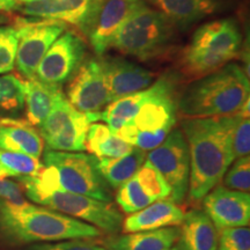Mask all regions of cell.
<instances>
[{"label":"cell","mask_w":250,"mask_h":250,"mask_svg":"<svg viewBox=\"0 0 250 250\" xmlns=\"http://www.w3.org/2000/svg\"><path fill=\"white\" fill-rule=\"evenodd\" d=\"M225 188L236 191L249 192L250 189V159L248 156L236 159L232 167L224 175Z\"/></svg>","instance_id":"32"},{"label":"cell","mask_w":250,"mask_h":250,"mask_svg":"<svg viewBox=\"0 0 250 250\" xmlns=\"http://www.w3.org/2000/svg\"><path fill=\"white\" fill-rule=\"evenodd\" d=\"M145 159V151L133 147L120 158H96V168L108 187L118 189L137 174Z\"/></svg>","instance_id":"23"},{"label":"cell","mask_w":250,"mask_h":250,"mask_svg":"<svg viewBox=\"0 0 250 250\" xmlns=\"http://www.w3.org/2000/svg\"><path fill=\"white\" fill-rule=\"evenodd\" d=\"M0 165L7 176H34L43 169L42 162L23 153L7 152L0 149Z\"/></svg>","instance_id":"30"},{"label":"cell","mask_w":250,"mask_h":250,"mask_svg":"<svg viewBox=\"0 0 250 250\" xmlns=\"http://www.w3.org/2000/svg\"><path fill=\"white\" fill-rule=\"evenodd\" d=\"M147 161L154 166L170 188L169 198L180 204L188 195L190 176V154L181 129H173L160 145L153 148Z\"/></svg>","instance_id":"11"},{"label":"cell","mask_w":250,"mask_h":250,"mask_svg":"<svg viewBox=\"0 0 250 250\" xmlns=\"http://www.w3.org/2000/svg\"><path fill=\"white\" fill-rule=\"evenodd\" d=\"M104 0H30L19 6L23 15L62 21L89 37Z\"/></svg>","instance_id":"13"},{"label":"cell","mask_w":250,"mask_h":250,"mask_svg":"<svg viewBox=\"0 0 250 250\" xmlns=\"http://www.w3.org/2000/svg\"><path fill=\"white\" fill-rule=\"evenodd\" d=\"M161 12L179 29H187L203 19L217 13L223 0H145Z\"/></svg>","instance_id":"19"},{"label":"cell","mask_w":250,"mask_h":250,"mask_svg":"<svg viewBox=\"0 0 250 250\" xmlns=\"http://www.w3.org/2000/svg\"><path fill=\"white\" fill-rule=\"evenodd\" d=\"M13 27L19 37L15 66L21 77L33 79L46 51L66 29V23L44 19H19Z\"/></svg>","instance_id":"10"},{"label":"cell","mask_w":250,"mask_h":250,"mask_svg":"<svg viewBox=\"0 0 250 250\" xmlns=\"http://www.w3.org/2000/svg\"><path fill=\"white\" fill-rule=\"evenodd\" d=\"M147 94L148 88H146L112 101L100 112V120L104 121L112 132H115L132 120L147 98Z\"/></svg>","instance_id":"26"},{"label":"cell","mask_w":250,"mask_h":250,"mask_svg":"<svg viewBox=\"0 0 250 250\" xmlns=\"http://www.w3.org/2000/svg\"><path fill=\"white\" fill-rule=\"evenodd\" d=\"M249 78L236 62L192 80L177 98L183 118L220 117L234 114L249 101Z\"/></svg>","instance_id":"3"},{"label":"cell","mask_w":250,"mask_h":250,"mask_svg":"<svg viewBox=\"0 0 250 250\" xmlns=\"http://www.w3.org/2000/svg\"><path fill=\"white\" fill-rule=\"evenodd\" d=\"M230 144L234 160L248 156L250 152L249 101L239 111L230 114Z\"/></svg>","instance_id":"28"},{"label":"cell","mask_w":250,"mask_h":250,"mask_svg":"<svg viewBox=\"0 0 250 250\" xmlns=\"http://www.w3.org/2000/svg\"><path fill=\"white\" fill-rule=\"evenodd\" d=\"M24 110V80L15 74L0 76V118H19Z\"/></svg>","instance_id":"27"},{"label":"cell","mask_w":250,"mask_h":250,"mask_svg":"<svg viewBox=\"0 0 250 250\" xmlns=\"http://www.w3.org/2000/svg\"><path fill=\"white\" fill-rule=\"evenodd\" d=\"M86 149L96 158H120L133 149V146L116 136L105 124L89 125L85 140Z\"/></svg>","instance_id":"25"},{"label":"cell","mask_w":250,"mask_h":250,"mask_svg":"<svg viewBox=\"0 0 250 250\" xmlns=\"http://www.w3.org/2000/svg\"><path fill=\"white\" fill-rule=\"evenodd\" d=\"M28 198L68 217L92 225L107 233L121 229L123 217L111 203L64 190H41L23 186Z\"/></svg>","instance_id":"8"},{"label":"cell","mask_w":250,"mask_h":250,"mask_svg":"<svg viewBox=\"0 0 250 250\" xmlns=\"http://www.w3.org/2000/svg\"><path fill=\"white\" fill-rule=\"evenodd\" d=\"M0 149L40 159L44 149V143L39 130L27 120L0 118Z\"/></svg>","instance_id":"20"},{"label":"cell","mask_w":250,"mask_h":250,"mask_svg":"<svg viewBox=\"0 0 250 250\" xmlns=\"http://www.w3.org/2000/svg\"><path fill=\"white\" fill-rule=\"evenodd\" d=\"M98 120L100 112L85 114L77 110L61 92L48 116L37 127L49 151L83 152L86 149L85 140L89 125Z\"/></svg>","instance_id":"9"},{"label":"cell","mask_w":250,"mask_h":250,"mask_svg":"<svg viewBox=\"0 0 250 250\" xmlns=\"http://www.w3.org/2000/svg\"><path fill=\"white\" fill-rule=\"evenodd\" d=\"M67 87V100L77 110L99 114L110 103L100 59L83 61Z\"/></svg>","instance_id":"14"},{"label":"cell","mask_w":250,"mask_h":250,"mask_svg":"<svg viewBox=\"0 0 250 250\" xmlns=\"http://www.w3.org/2000/svg\"><path fill=\"white\" fill-rule=\"evenodd\" d=\"M0 234L13 243L95 239L99 228L44 206L17 205L0 199Z\"/></svg>","instance_id":"2"},{"label":"cell","mask_w":250,"mask_h":250,"mask_svg":"<svg viewBox=\"0 0 250 250\" xmlns=\"http://www.w3.org/2000/svg\"><path fill=\"white\" fill-rule=\"evenodd\" d=\"M86 49L83 37L73 30L64 31L42 58L35 78L46 86L61 89L76 76L85 61Z\"/></svg>","instance_id":"12"},{"label":"cell","mask_w":250,"mask_h":250,"mask_svg":"<svg viewBox=\"0 0 250 250\" xmlns=\"http://www.w3.org/2000/svg\"><path fill=\"white\" fill-rule=\"evenodd\" d=\"M0 199L17 205L26 203L21 187L6 177H0Z\"/></svg>","instance_id":"36"},{"label":"cell","mask_w":250,"mask_h":250,"mask_svg":"<svg viewBox=\"0 0 250 250\" xmlns=\"http://www.w3.org/2000/svg\"><path fill=\"white\" fill-rule=\"evenodd\" d=\"M105 85L112 101L148 88L154 80V73L147 68L121 57L100 59Z\"/></svg>","instance_id":"16"},{"label":"cell","mask_w":250,"mask_h":250,"mask_svg":"<svg viewBox=\"0 0 250 250\" xmlns=\"http://www.w3.org/2000/svg\"><path fill=\"white\" fill-rule=\"evenodd\" d=\"M179 236V227H166L109 237L103 246L107 250H168Z\"/></svg>","instance_id":"22"},{"label":"cell","mask_w":250,"mask_h":250,"mask_svg":"<svg viewBox=\"0 0 250 250\" xmlns=\"http://www.w3.org/2000/svg\"><path fill=\"white\" fill-rule=\"evenodd\" d=\"M61 89L42 83L36 78L24 80V109L27 121L34 126H40L54 105Z\"/></svg>","instance_id":"24"},{"label":"cell","mask_w":250,"mask_h":250,"mask_svg":"<svg viewBox=\"0 0 250 250\" xmlns=\"http://www.w3.org/2000/svg\"><path fill=\"white\" fill-rule=\"evenodd\" d=\"M219 232L204 211L191 210L181 223L180 250H217Z\"/></svg>","instance_id":"21"},{"label":"cell","mask_w":250,"mask_h":250,"mask_svg":"<svg viewBox=\"0 0 250 250\" xmlns=\"http://www.w3.org/2000/svg\"><path fill=\"white\" fill-rule=\"evenodd\" d=\"M24 250H107L93 239L62 240L59 242L35 243Z\"/></svg>","instance_id":"35"},{"label":"cell","mask_w":250,"mask_h":250,"mask_svg":"<svg viewBox=\"0 0 250 250\" xmlns=\"http://www.w3.org/2000/svg\"><path fill=\"white\" fill-rule=\"evenodd\" d=\"M168 250H180V249L177 248V247H171V248L168 249Z\"/></svg>","instance_id":"41"},{"label":"cell","mask_w":250,"mask_h":250,"mask_svg":"<svg viewBox=\"0 0 250 250\" xmlns=\"http://www.w3.org/2000/svg\"><path fill=\"white\" fill-rule=\"evenodd\" d=\"M43 166L37 175L19 176L20 183L41 190H64L111 203L107 183L96 168V156L48 149L43 154Z\"/></svg>","instance_id":"4"},{"label":"cell","mask_w":250,"mask_h":250,"mask_svg":"<svg viewBox=\"0 0 250 250\" xmlns=\"http://www.w3.org/2000/svg\"><path fill=\"white\" fill-rule=\"evenodd\" d=\"M217 250H250L248 227H232L220 230Z\"/></svg>","instance_id":"34"},{"label":"cell","mask_w":250,"mask_h":250,"mask_svg":"<svg viewBox=\"0 0 250 250\" xmlns=\"http://www.w3.org/2000/svg\"><path fill=\"white\" fill-rule=\"evenodd\" d=\"M9 20H11V18H9L8 14H5V13H0V26L1 24H5V23H8Z\"/></svg>","instance_id":"38"},{"label":"cell","mask_w":250,"mask_h":250,"mask_svg":"<svg viewBox=\"0 0 250 250\" xmlns=\"http://www.w3.org/2000/svg\"><path fill=\"white\" fill-rule=\"evenodd\" d=\"M144 2L145 0H104L88 37L96 54L102 56L110 48L111 41L122 24Z\"/></svg>","instance_id":"17"},{"label":"cell","mask_w":250,"mask_h":250,"mask_svg":"<svg viewBox=\"0 0 250 250\" xmlns=\"http://www.w3.org/2000/svg\"><path fill=\"white\" fill-rule=\"evenodd\" d=\"M184 212L170 199L153 202L143 210L130 214L123 220V229L126 233L142 230L160 229L166 227H177L183 221Z\"/></svg>","instance_id":"18"},{"label":"cell","mask_w":250,"mask_h":250,"mask_svg":"<svg viewBox=\"0 0 250 250\" xmlns=\"http://www.w3.org/2000/svg\"><path fill=\"white\" fill-rule=\"evenodd\" d=\"M242 35L234 19L203 24L180 55V68L189 79H198L219 70L240 54Z\"/></svg>","instance_id":"5"},{"label":"cell","mask_w":250,"mask_h":250,"mask_svg":"<svg viewBox=\"0 0 250 250\" xmlns=\"http://www.w3.org/2000/svg\"><path fill=\"white\" fill-rule=\"evenodd\" d=\"M136 177L146 193L153 197L155 201L169 198L170 188L151 162L147 160L144 162L137 171Z\"/></svg>","instance_id":"31"},{"label":"cell","mask_w":250,"mask_h":250,"mask_svg":"<svg viewBox=\"0 0 250 250\" xmlns=\"http://www.w3.org/2000/svg\"><path fill=\"white\" fill-rule=\"evenodd\" d=\"M12 1H17V2H19V4H23V2L30 1V0H12Z\"/></svg>","instance_id":"40"},{"label":"cell","mask_w":250,"mask_h":250,"mask_svg":"<svg viewBox=\"0 0 250 250\" xmlns=\"http://www.w3.org/2000/svg\"><path fill=\"white\" fill-rule=\"evenodd\" d=\"M203 208L218 232L225 228L248 227L249 225V192L217 186L203 198Z\"/></svg>","instance_id":"15"},{"label":"cell","mask_w":250,"mask_h":250,"mask_svg":"<svg viewBox=\"0 0 250 250\" xmlns=\"http://www.w3.org/2000/svg\"><path fill=\"white\" fill-rule=\"evenodd\" d=\"M181 130L190 154L188 195L190 202L199 203L233 164L230 144V115L208 118H184Z\"/></svg>","instance_id":"1"},{"label":"cell","mask_w":250,"mask_h":250,"mask_svg":"<svg viewBox=\"0 0 250 250\" xmlns=\"http://www.w3.org/2000/svg\"><path fill=\"white\" fill-rule=\"evenodd\" d=\"M0 177H8L7 176V173L4 170V168L1 167V165H0Z\"/></svg>","instance_id":"39"},{"label":"cell","mask_w":250,"mask_h":250,"mask_svg":"<svg viewBox=\"0 0 250 250\" xmlns=\"http://www.w3.org/2000/svg\"><path fill=\"white\" fill-rule=\"evenodd\" d=\"M20 4L17 1H12V0H0V13H5V12H11L13 9H18Z\"/></svg>","instance_id":"37"},{"label":"cell","mask_w":250,"mask_h":250,"mask_svg":"<svg viewBox=\"0 0 250 250\" xmlns=\"http://www.w3.org/2000/svg\"><path fill=\"white\" fill-rule=\"evenodd\" d=\"M177 114L174 80L160 78L148 87L147 98L132 120L114 133L133 147L152 151L174 129Z\"/></svg>","instance_id":"6"},{"label":"cell","mask_w":250,"mask_h":250,"mask_svg":"<svg viewBox=\"0 0 250 250\" xmlns=\"http://www.w3.org/2000/svg\"><path fill=\"white\" fill-rule=\"evenodd\" d=\"M116 202L121 210L125 213L132 214L152 204L155 199L146 193L137 180L136 175L118 188Z\"/></svg>","instance_id":"29"},{"label":"cell","mask_w":250,"mask_h":250,"mask_svg":"<svg viewBox=\"0 0 250 250\" xmlns=\"http://www.w3.org/2000/svg\"><path fill=\"white\" fill-rule=\"evenodd\" d=\"M19 37L14 27H0V74L13 71Z\"/></svg>","instance_id":"33"},{"label":"cell","mask_w":250,"mask_h":250,"mask_svg":"<svg viewBox=\"0 0 250 250\" xmlns=\"http://www.w3.org/2000/svg\"><path fill=\"white\" fill-rule=\"evenodd\" d=\"M176 27L146 2L125 20L111 41L112 48L142 62L160 57L173 44Z\"/></svg>","instance_id":"7"}]
</instances>
